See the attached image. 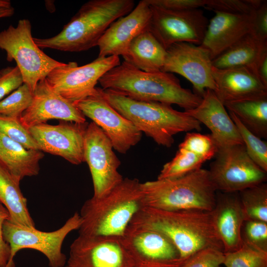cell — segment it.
Wrapping results in <instances>:
<instances>
[{
    "instance_id": "41",
    "label": "cell",
    "mask_w": 267,
    "mask_h": 267,
    "mask_svg": "<svg viewBox=\"0 0 267 267\" xmlns=\"http://www.w3.org/2000/svg\"><path fill=\"white\" fill-rule=\"evenodd\" d=\"M251 34L262 41H267V1L264 0L253 13Z\"/></svg>"
},
{
    "instance_id": "40",
    "label": "cell",
    "mask_w": 267,
    "mask_h": 267,
    "mask_svg": "<svg viewBox=\"0 0 267 267\" xmlns=\"http://www.w3.org/2000/svg\"><path fill=\"white\" fill-rule=\"evenodd\" d=\"M151 6L172 10H184L204 6L207 0H145Z\"/></svg>"
},
{
    "instance_id": "24",
    "label": "cell",
    "mask_w": 267,
    "mask_h": 267,
    "mask_svg": "<svg viewBox=\"0 0 267 267\" xmlns=\"http://www.w3.org/2000/svg\"><path fill=\"white\" fill-rule=\"evenodd\" d=\"M43 151L27 149L20 143L0 134V163L8 170L16 181L26 177L37 176L40 172Z\"/></svg>"
},
{
    "instance_id": "6",
    "label": "cell",
    "mask_w": 267,
    "mask_h": 267,
    "mask_svg": "<svg viewBox=\"0 0 267 267\" xmlns=\"http://www.w3.org/2000/svg\"><path fill=\"white\" fill-rule=\"evenodd\" d=\"M143 206L168 210L212 211L217 190L208 170L200 168L174 178L141 183Z\"/></svg>"
},
{
    "instance_id": "45",
    "label": "cell",
    "mask_w": 267,
    "mask_h": 267,
    "mask_svg": "<svg viewBox=\"0 0 267 267\" xmlns=\"http://www.w3.org/2000/svg\"><path fill=\"white\" fill-rule=\"evenodd\" d=\"M11 2L9 0H0V7H10Z\"/></svg>"
},
{
    "instance_id": "28",
    "label": "cell",
    "mask_w": 267,
    "mask_h": 267,
    "mask_svg": "<svg viewBox=\"0 0 267 267\" xmlns=\"http://www.w3.org/2000/svg\"><path fill=\"white\" fill-rule=\"evenodd\" d=\"M223 105L252 133L261 139L267 138V96Z\"/></svg>"
},
{
    "instance_id": "33",
    "label": "cell",
    "mask_w": 267,
    "mask_h": 267,
    "mask_svg": "<svg viewBox=\"0 0 267 267\" xmlns=\"http://www.w3.org/2000/svg\"><path fill=\"white\" fill-rule=\"evenodd\" d=\"M33 92L23 84L9 95L0 100V115L20 119L33 99Z\"/></svg>"
},
{
    "instance_id": "20",
    "label": "cell",
    "mask_w": 267,
    "mask_h": 267,
    "mask_svg": "<svg viewBox=\"0 0 267 267\" xmlns=\"http://www.w3.org/2000/svg\"><path fill=\"white\" fill-rule=\"evenodd\" d=\"M184 112L208 128L218 149L244 144L228 112L213 90L207 89L200 104Z\"/></svg>"
},
{
    "instance_id": "38",
    "label": "cell",
    "mask_w": 267,
    "mask_h": 267,
    "mask_svg": "<svg viewBox=\"0 0 267 267\" xmlns=\"http://www.w3.org/2000/svg\"><path fill=\"white\" fill-rule=\"evenodd\" d=\"M223 259L222 251L212 248L206 249L189 257L181 267H220Z\"/></svg>"
},
{
    "instance_id": "1",
    "label": "cell",
    "mask_w": 267,
    "mask_h": 267,
    "mask_svg": "<svg viewBox=\"0 0 267 267\" xmlns=\"http://www.w3.org/2000/svg\"><path fill=\"white\" fill-rule=\"evenodd\" d=\"M129 225L150 229L164 234L177 248L181 259L189 258L209 248L223 252L212 211H168L143 206L133 218Z\"/></svg>"
},
{
    "instance_id": "22",
    "label": "cell",
    "mask_w": 267,
    "mask_h": 267,
    "mask_svg": "<svg viewBox=\"0 0 267 267\" xmlns=\"http://www.w3.org/2000/svg\"><path fill=\"white\" fill-rule=\"evenodd\" d=\"M218 98L226 102L267 96V87L251 69L239 67L218 69L212 67Z\"/></svg>"
},
{
    "instance_id": "23",
    "label": "cell",
    "mask_w": 267,
    "mask_h": 267,
    "mask_svg": "<svg viewBox=\"0 0 267 267\" xmlns=\"http://www.w3.org/2000/svg\"><path fill=\"white\" fill-rule=\"evenodd\" d=\"M214 225L221 239L223 253L232 252L242 245V224L246 220L238 192H217L216 203L212 211Z\"/></svg>"
},
{
    "instance_id": "35",
    "label": "cell",
    "mask_w": 267,
    "mask_h": 267,
    "mask_svg": "<svg viewBox=\"0 0 267 267\" xmlns=\"http://www.w3.org/2000/svg\"><path fill=\"white\" fill-rule=\"evenodd\" d=\"M178 148L193 153L206 161L215 157L218 151L210 134L196 133H187Z\"/></svg>"
},
{
    "instance_id": "4",
    "label": "cell",
    "mask_w": 267,
    "mask_h": 267,
    "mask_svg": "<svg viewBox=\"0 0 267 267\" xmlns=\"http://www.w3.org/2000/svg\"><path fill=\"white\" fill-rule=\"evenodd\" d=\"M141 183L136 178H124L107 194L92 197L79 213V234L122 237L135 214L143 205Z\"/></svg>"
},
{
    "instance_id": "16",
    "label": "cell",
    "mask_w": 267,
    "mask_h": 267,
    "mask_svg": "<svg viewBox=\"0 0 267 267\" xmlns=\"http://www.w3.org/2000/svg\"><path fill=\"white\" fill-rule=\"evenodd\" d=\"M212 61L209 51L201 45L177 43L166 49L161 71L183 76L191 83L194 93L203 97L207 89H216Z\"/></svg>"
},
{
    "instance_id": "21",
    "label": "cell",
    "mask_w": 267,
    "mask_h": 267,
    "mask_svg": "<svg viewBox=\"0 0 267 267\" xmlns=\"http://www.w3.org/2000/svg\"><path fill=\"white\" fill-rule=\"evenodd\" d=\"M214 12L215 15L208 23L200 45L209 51L212 60L251 33L254 12L234 14Z\"/></svg>"
},
{
    "instance_id": "8",
    "label": "cell",
    "mask_w": 267,
    "mask_h": 267,
    "mask_svg": "<svg viewBox=\"0 0 267 267\" xmlns=\"http://www.w3.org/2000/svg\"><path fill=\"white\" fill-rule=\"evenodd\" d=\"M81 223L80 215L77 212L62 227L50 232L15 224L8 220L5 221L2 235L10 249L9 259L5 267H15L14 258L17 252L24 249L36 250L43 253L47 259L50 267H64L67 258L62 252L63 242L70 232L80 228Z\"/></svg>"
},
{
    "instance_id": "3",
    "label": "cell",
    "mask_w": 267,
    "mask_h": 267,
    "mask_svg": "<svg viewBox=\"0 0 267 267\" xmlns=\"http://www.w3.org/2000/svg\"><path fill=\"white\" fill-rule=\"evenodd\" d=\"M133 0H90L81 6L56 35L33 38L41 49L81 52L95 46L110 25L134 8Z\"/></svg>"
},
{
    "instance_id": "32",
    "label": "cell",
    "mask_w": 267,
    "mask_h": 267,
    "mask_svg": "<svg viewBox=\"0 0 267 267\" xmlns=\"http://www.w3.org/2000/svg\"><path fill=\"white\" fill-rule=\"evenodd\" d=\"M222 265L225 267H267V252L243 242L237 250L224 253Z\"/></svg>"
},
{
    "instance_id": "18",
    "label": "cell",
    "mask_w": 267,
    "mask_h": 267,
    "mask_svg": "<svg viewBox=\"0 0 267 267\" xmlns=\"http://www.w3.org/2000/svg\"><path fill=\"white\" fill-rule=\"evenodd\" d=\"M19 119L28 130L31 127L46 123L51 119L78 123L86 122V117L74 103L54 90L45 79L38 83L31 104Z\"/></svg>"
},
{
    "instance_id": "11",
    "label": "cell",
    "mask_w": 267,
    "mask_h": 267,
    "mask_svg": "<svg viewBox=\"0 0 267 267\" xmlns=\"http://www.w3.org/2000/svg\"><path fill=\"white\" fill-rule=\"evenodd\" d=\"M150 7L151 16L148 29L166 50L177 43L201 44L208 25L202 9L172 10Z\"/></svg>"
},
{
    "instance_id": "47",
    "label": "cell",
    "mask_w": 267,
    "mask_h": 267,
    "mask_svg": "<svg viewBox=\"0 0 267 267\" xmlns=\"http://www.w3.org/2000/svg\"></svg>"
},
{
    "instance_id": "30",
    "label": "cell",
    "mask_w": 267,
    "mask_h": 267,
    "mask_svg": "<svg viewBox=\"0 0 267 267\" xmlns=\"http://www.w3.org/2000/svg\"><path fill=\"white\" fill-rule=\"evenodd\" d=\"M205 162L194 153L178 148L174 158L163 166L157 179L182 177L201 168Z\"/></svg>"
},
{
    "instance_id": "27",
    "label": "cell",
    "mask_w": 267,
    "mask_h": 267,
    "mask_svg": "<svg viewBox=\"0 0 267 267\" xmlns=\"http://www.w3.org/2000/svg\"><path fill=\"white\" fill-rule=\"evenodd\" d=\"M0 204L7 209L9 221L15 224L35 227L27 207V199L23 195L19 182L13 178L0 163Z\"/></svg>"
},
{
    "instance_id": "17",
    "label": "cell",
    "mask_w": 267,
    "mask_h": 267,
    "mask_svg": "<svg viewBox=\"0 0 267 267\" xmlns=\"http://www.w3.org/2000/svg\"><path fill=\"white\" fill-rule=\"evenodd\" d=\"M89 123L61 121L56 125L41 124L28 129L41 151L78 165L85 162L84 140Z\"/></svg>"
},
{
    "instance_id": "2",
    "label": "cell",
    "mask_w": 267,
    "mask_h": 267,
    "mask_svg": "<svg viewBox=\"0 0 267 267\" xmlns=\"http://www.w3.org/2000/svg\"><path fill=\"white\" fill-rule=\"evenodd\" d=\"M98 82L103 89L136 100L177 104L184 111L198 106L203 98L182 88L172 73L144 72L125 61L106 73Z\"/></svg>"
},
{
    "instance_id": "36",
    "label": "cell",
    "mask_w": 267,
    "mask_h": 267,
    "mask_svg": "<svg viewBox=\"0 0 267 267\" xmlns=\"http://www.w3.org/2000/svg\"><path fill=\"white\" fill-rule=\"evenodd\" d=\"M264 0H207L204 8L213 11L234 14H251Z\"/></svg>"
},
{
    "instance_id": "19",
    "label": "cell",
    "mask_w": 267,
    "mask_h": 267,
    "mask_svg": "<svg viewBox=\"0 0 267 267\" xmlns=\"http://www.w3.org/2000/svg\"><path fill=\"white\" fill-rule=\"evenodd\" d=\"M151 16L150 5L141 0L127 15L113 22L99 40L98 57L126 54L133 40L148 29Z\"/></svg>"
},
{
    "instance_id": "9",
    "label": "cell",
    "mask_w": 267,
    "mask_h": 267,
    "mask_svg": "<svg viewBox=\"0 0 267 267\" xmlns=\"http://www.w3.org/2000/svg\"><path fill=\"white\" fill-rule=\"evenodd\" d=\"M215 157L208 171L217 191L239 192L267 180V172L250 158L244 144L218 148Z\"/></svg>"
},
{
    "instance_id": "14",
    "label": "cell",
    "mask_w": 267,
    "mask_h": 267,
    "mask_svg": "<svg viewBox=\"0 0 267 267\" xmlns=\"http://www.w3.org/2000/svg\"><path fill=\"white\" fill-rule=\"evenodd\" d=\"M73 103L104 131L119 153L126 154L140 141L142 133L106 101L98 88L91 95Z\"/></svg>"
},
{
    "instance_id": "34",
    "label": "cell",
    "mask_w": 267,
    "mask_h": 267,
    "mask_svg": "<svg viewBox=\"0 0 267 267\" xmlns=\"http://www.w3.org/2000/svg\"><path fill=\"white\" fill-rule=\"evenodd\" d=\"M0 134L20 143L27 149L40 150L29 130L23 126L18 118L0 115Z\"/></svg>"
},
{
    "instance_id": "13",
    "label": "cell",
    "mask_w": 267,
    "mask_h": 267,
    "mask_svg": "<svg viewBox=\"0 0 267 267\" xmlns=\"http://www.w3.org/2000/svg\"><path fill=\"white\" fill-rule=\"evenodd\" d=\"M68 267H139L121 237L80 235L72 243Z\"/></svg>"
},
{
    "instance_id": "31",
    "label": "cell",
    "mask_w": 267,
    "mask_h": 267,
    "mask_svg": "<svg viewBox=\"0 0 267 267\" xmlns=\"http://www.w3.org/2000/svg\"><path fill=\"white\" fill-rule=\"evenodd\" d=\"M228 114L234 123L250 158L267 172V143L249 131L232 112Z\"/></svg>"
},
{
    "instance_id": "46",
    "label": "cell",
    "mask_w": 267,
    "mask_h": 267,
    "mask_svg": "<svg viewBox=\"0 0 267 267\" xmlns=\"http://www.w3.org/2000/svg\"><path fill=\"white\" fill-rule=\"evenodd\" d=\"M64 267H68L67 265H66Z\"/></svg>"
},
{
    "instance_id": "12",
    "label": "cell",
    "mask_w": 267,
    "mask_h": 267,
    "mask_svg": "<svg viewBox=\"0 0 267 267\" xmlns=\"http://www.w3.org/2000/svg\"><path fill=\"white\" fill-rule=\"evenodd\" d=\"M104 131L93 122L88 124L84 140V159L91 175L93 195L101 197L123 180L118 171L121 162Z\"/></svg>"
},
{
    "instance_id": "43",
    "label": "cell",
    "mask_w": 267,
    "mask_h": 267,
    "mask_svg": "<svg viewBox=\"0 0 267 267\" xmlns=\"http://www.w3.org/2000/svg\"><path fill=\"white\" fill-rule=\"evenodd\" d=\"M256 73L262 83L267 87V53L263 56L258 62Z\"/></svg>"
},
{
    "instance_id": "42",
    "label": "cell",
    "mask_w": 267,
    "mask_h": 267,
    "mask_svg": "<svg viewBox=\"0 0 267 267\" xmlns=\"http://www.w3.org/2000/svg\"><path fill=\"white\" fill-rule=\"evenodd\" d=\"M9 213L5 207L0 204V267H5L10 255L9 245L3 237L2 226L5 221L9 220Z\"/></svg>"
},
{
    "instance_id": "5",
    "label": "cell",
    "mask_w": 267,
    "mask_h": 267,
    "mask_svg": "<svg viewBox=\"0 0 267 267\" xmlns=\"http://www.w3.org/2000/svg\"><path fill=\"white\" fill-rule=\"evenodd\" d=\"M98 90L110 106L158 145L170 147L175 134L201 130L198 121L184 111L175 110L171 105L136 100L110 89Z\"/></svg>"
},
{
    "instance_id": "44",
    "label": "cell",
    "mask_w": 267,
    "mask_h": 267,
    "mask_svg": "<svg viewBox=\"0 0 267 267\" xmlns=\"http://www.w3.org/2000/svg\"><path fill=\"white\" fill-rule=\"evenodd\" d=\"M14 13V8L10 7H0V18L9 17Z\"/></svg>"
},
{
    "instance_id": "7",
    "label": "cell",
    "mask_w": 267,
    "mask_h": 267,
    "mask_svg": "<svg viewBox=\"0 0 267 267\" xmlns=\"http://www.w3.org/2000/svg\"><path fill=\"white\" fill-rule=\"evenodd\" d=\"M31 30L27 19L19 20L16 27L9 26L0 32V48L5 51L8 61L16 62L24 84L33 92L53 69L65 63L46 54L34 41Z\"/></svg>"
},
{
    "instance_id": "15",
    "label": "cell",
    "mask_w": 267,
    "mask_h": 267,
    "mask_svg": "<svg viewBox=\"0 0 267 267\" xmlns=\"http://www.w3.org/2000/svg\"><path fill=\"white\" fill-rule=\"evenodd\" d=\"M121 241L139 267H181L177 248L164 234L155 230L129 225Z\"/></svg>"
},
{
    "instance_id": "10",
    "label": "cell",
    "mask_w": 267,
    "mask_h": 267,
    "mask_svg": "<svg viewBox=\"0 0 267 267\" xmlns=\"http://www.w3.org/2000/svg\"><path fill=\"white\" fill-rule=\"evenodd\" d=\"M120 63L117 56L97 57L81 66L69 62L53 69L45 79L54 90L74 103L92 94L101 77Z\"/></svg>"
},
{
    "instance_id": "25",
    "label": "cell",
    "mask_w": 267,
    "mask_h": 267,
    "mask_svg": "<svg viewBox=\"0 0 267 267\" xmlns=\"http://www.w3.org/2000/svg\"><path fill=\"white\" fill-rule=\"evenodd\" d=\"M267 53V41L249 33L213 59L212 64L218 69L246 67L256 72L258 62Z\"/></svg>"
},
{
    "instance_id": "39",
    "label": "cell",
    "mask_w": 267,
    "mask_h": 267,
    "mask_svg": "<svg viewBox=\"0 0 267 267\" xmlns=\"http://www.w3.org/2000/svg\"><path fill=\"white\" fill-rule=\"evenodd\" d=\"M24 84L22 75L16 66L0 70V100Z\"/></svg>"
},
{
    "instance_id": "29",
    "label": "cell",
    "mask_w": 267,
    "mask_h": 267,
    "mask_svg": "<svg viewBox=\"0 0 267 267\" xmlns=\"http://www.w3.org/2000/svg\"><path fill=\"white\" fill-rule=\"evenodd\" d=\"M246 220L267 222V184L264 182L238 192Z\"/></svg>"
},
{
    "instance_id": "26",
    "label": "cell",
    "mask_w": 267,
    "mask_h": 267,
    "mask_svg": "<svg viewBox=\"0 0 267 267\" xmlns=\"http://www.w3.org/2000/svg\"><path fill=\"white\" fill-rule=\"evenodd\" d=\"M166 50L146 29L135 37L129 45L124 61L146 72L161 71Z\"/></svg>"
},
{
    "instance_id": "37",
    "label": "cell",
    "mask_w": 267,
    "mask_h": 267,
    "mask_svg": "<svg viewBox=\"0 0 267 267\" xmlns=\"http://www.w3.org/2000/svg\"><path fill=\"white\" fill-rule=\"evenodd\" d=\"M241 236L243 243L267 252V222L245 220L242 226Z\"/></svg>"
}]
</instances>
